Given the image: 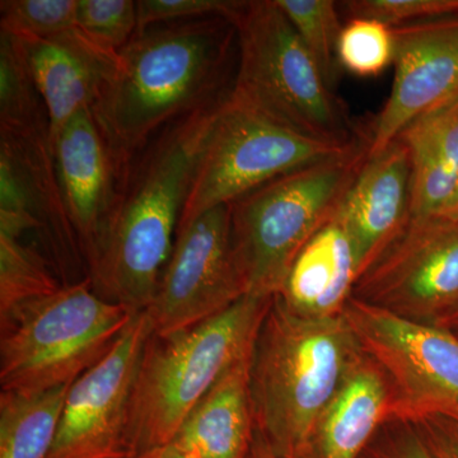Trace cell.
<instances>
[{"label": "cell", "instance_id": "obj_1", "mask_svg": "<svg viewBox=\"0 0 458 458\" xmlns=\"http://www.w3.org/2000/svg\"><path fill=\"white\" fill-rule=\"evenodd\" d=\"M237 30L225 16L140 27L92 107L120 174L168 123L231 95Z\"/></svg>", "mask_w": 458, "mask_h": 458}, {"label": "cell", "instance_id": "obj_2", "mask_svg": "<svg viewBox=\"0 0 458 458\" xmlns=\"http://www.w3.org/2000/svg\"><path fill=\"white\" fill-rule=\"evenodd\" d=\"M225 99L165 125L122 171L89 267L99 297L135 313L152 303L205 141Z\"/></svg>", "mask_w": 458, "mask_h": 458}, {"label": "cell", "instance_id": "obj_3", "mask_svg": "<svg viewBox=\"0 0 458 458\" xmlns=\"http://www.w3.org/2000/svg\"><path fill=\"white\" fill-rule=\"evenodd\" d=\"M363 354L343 315L307 318L274 297L252 354L255 430L280 458H300L328 403Z\"/></svg>", "mask_w": 458, "mask_h": 458}, {"label": "cell", "instance_id": "obj_4", "mask_svg": "<svg viewBox=\"0 0 458 458\" xmlns=\"http://www.w3.org/2000/svg\"><path fill=\"white\" fill-rule=\"evenodd\" d=\"M274 297L245 295L219 315L170 336L150 333L126 419V456L170 445L223 373L254 349Z\"/></svg>", "mask_w": 458, "mask_h": 458}, {"label": "cell", "instance_id": "obj_5", "mask_svg": "<svg viewBox=\"0 0 458 458\" xmlns=\"http://www.w3.org/2000/svg\"><path fill=\"white\" fill-rule=\"evenodd\" d=\"M369 144L367 131L345 152L276 177L228 204L232 251L246 295L279 294L301 250L339 212Z\"/></svg>", "mask_w": 458, "mask_h": 458}, {"label": "cell", "instance_id": "obj_6", "mask_svg": "<svg viewBox=\"0 0 458 458\" xmlns=\"http://www.w3.org/2000/svg\"><path fill=\"white\" fill-rule=\"evenodd\" d=\"M232 21L238 44L232 98L312 140L349 146L363 134L276 0L242 2Z\"/></svg>", "mask_w": 458, "mask_h": 458}, {"label": "cell", "instance_id": "obj_7", "mask_svg": "<svg viewBox=\"0 0 458 458\" xmlns=\"http://www.w3.org/2000/svg\"><path fill=\"white\" fill-rule=\"evenodd\" d=\"M137 315L99 297L89 278L21 304L0 316L2 391L71 386L106 357Z\"/></svg>", "mask_w": 458, "mask_h": 458}, {"label": "cell", "instance_id": "obj_8", "mask_svg": "<svg viewBox=\"0 0 458 458\" xmlns=\"http://www.w3.org/2000/svg\"><path fill=\"white\" fill-rule=\"evenodd\" d=\"M354 143L337 146L304 137L229 95L205 141L176 236L213 208L231 204L288 172L340 155Z\"/></svg>", "mask_w": 458, "mask_h": 458}, {"label": "cell", "instance_id": "obj_9", "mask_svg": "<svg viewBox=\"0 0 458 458\" xmlns=\"http://www.w3.org/2000/svg\"><path fill=\"white\" fill-rule=\"evenodd\" d=\"M361 351L391 390L390 420L411 421L458 409V337L436 325L399 318L352 297L344 309Z\"/></svg>", "mask_w": 458, "mask_h": 458}, {"label": "cell", "instance_id": "obj_10", "mask_svg": "<svg viewBox=\"0 0 458 458\" xmlns=\"http://www.w3.org/2000/svg\"><path fill=\"white\" fill-rule=\"evenodd\" d=\"M352 297L420 324L458 309V218L411 216L403 233L355 283Z\"/></svg>", "mask_w": 458, "mask_h": 458}, {"label": "cell", "instance_id": "obj_11", "mask_svg": "<svg viewBox=\"0 0 458 458\" xmlns=\"http://www.w3.org/2000/svg\"><path fill=\"white\" fill-rule=\"evenodd\" d=\"M245 295L232 251L229 208L221 205L177 234L144 312L153 335L170 336L219 315Z\"/></svg>", "mask_w": 458, "mask_h": 458}, {"label": "cell", "instance_id": "obj_12", "mask_svg": "<svg viewBox=\"0 0 458 458\" xmlns=\"http://www.w3.org/2000/svg\"><path fill=\"white\" fill-rule=\"evenodd\" d=\"M0 232L35 234L64 284H71V267H86L60 192L47 131H0Z\"/></svg>", "mask_w": 458, "mask_h": 458}, {"label": "cell", "instance_id": "obj_13", "mask_svg": "<svg viewBox=\"0 0 458 458\" xmlns=\"http://www.w3.org/2000/svg\"><path fill=\"white\" fill-rule=\"evenodd\" d=\"M150 333L146 312L138 313L106 357L71 385L47 458H128L129 400Z\"/></svg>", "mask_w": 458, "mask_h": 458}, {"label": "cell", "instance_id": "obj_14", "mask_svg": "<svg viewBox=\"0 0 458 458\" xmlns=\"http://www.w3.org/2000/svg\"><path fill=\"white\" fill-rule=\"evenodd\" d=\"M393 30V89L369 128V155L384 150L418 117L458 98V16Z\"/></svg>", "mask_w": 458, "mask_h": 458}, {"label": "cell", "instance_id": "obj_15", "mask_svg": "<svg viewBox=\"0 0 458 458\" xmlns=\"http://www.w3.org/2000/svg\"><path fill=\"white\" fill-rule=\"evenodd\" d=\"M53 153L66 214L89 274L120 181L119 167L92 108L65 123L54 140Z\"/></svg>", "mask_w": 458, "mask_h": 458}, {"label": "cell", "instance_id": "obj_16", "mask_svg": "<svg viewBox=\"0 0 458 458\" xmlns=\"http://www.w3.org/2000/svg\"><path fill=\"white\" fill-rule=\"evenodd\" d=\"M412 167L400 137L369 155L344 198L337 216L354 246L358 279L378 261L411 218Z\"/></svg>", "mask_w": 458, "mask_h": 458}, {"label": "cell", "instance_id": "obj_17", "mask_svg": "<svg viewBox=\"0 0 458 458\" xmlns=\"http://www.w3.org/2000/svg\"><path fill=\"white\" fill-rule=\"evenodd\" d=\"M17 38L47 106L53 147L74 114L95 106L113 77L119 54L98 47L77 27L53 38Z\"/></svg>", "mask_w": 458, "mask_h": 458}, {"label": "cell", "instance_id": "obj_18", "mask_svg": "<svg viewBox=\"0 0 458 458\" xmlns=\"http://www.w3.org/2000/svg\"><path fill=\"white\" fill-rule=\"evenodd\" d=\"M390 414L387 378L363 352L319 417L300 458H363Z\"/></svg>", "mask_w": 458, "mask_h": 458}, {"label": "cell", "instance_id": "obj_19", "mask_svg": "<svg viewBox=\"0 0 458 458\" xmlns=\"http://www.w3.org/2000/svg\"><path fill=\"white\" fill-rule=\"evenodd\" d=\"M358 280L354 246L337 214L301 250L276 298L307 318L343 315Z\"/></svg>", "mask_w": 458, "mask_h": 458}, {"label": "cell", "instance_id": "obj_20", "mask_svg": "<svg viewBox=\"0 0 458 458\" xmlns=\"http://www.w3.org/2000/svg\"><path fill=\"white\" fill-rule=\"evenodd\" d=\"M252 354L254 349L223 373L171 443L198 458L247 457L255 437Z\"/></svg>", "mask_w": 458, "mask_h": 458}, {"label": "cell", "instance_id": "obj_21", "mask_svg": "<svg viewBox=\"0 0 458 458\" xmlns=\"http://www.w3.org/2000/svg\"><path fill=\"white\" fill-rule=\"evenodd\" d=\"M399 137L411 158V216L441 213L458 180V98L418 117Z\"/></svg>", "mask_w": 458, "mask_h": 458}, {"label": "cell", "instance_id": "obj_22", "mask_svg": "<svg viewBox=\"0 0 458 458\" xmlns=\"http://www.w3.org/2000/svg\"><path fill=\"white\" fill-rule=\"evenodd\" d=\"M71 386L0 394V458H47Z\"/></svg>", "mask_w": 458, "mask_h": 458}, {"label": "cell", "instance_id": "obj_23", "mask_svg": "<svg viewBox=\"0 0 458 458\" xmlns=\"http://www.w3.org/2000/svg\"><path fill=\"white\" fill-rule=\"evenodd\" d=\"M0 131H49V116L17 36L0 29Z\"/></svg>", "mask_w": 458, "mask_h": 458}, {"label": "cell", "instance_id": "obj_24", "mask_svg": "<svg viewBox=\"0 0 458 458\" xmlns=\"http://www.w3.org/2000/svg\"><path fill=\"white\" fill-rule=\"evenodd\" d=\"M63 285L51 262L33 243L0 232V316L55 293Z\"/></svg>", "mask_w": 458, "mask_h": 458}, {"label": "cell", "instance_id": "obj_25", "mask_svg": "<svg viewBox=\"0 0 458 458\" xmlns=\"http://www.w3.org/2000/svg\"><path fill=\"white\" fill-rule=\"evenodd\" d=\"M312 56L325 82L335 89L342 71L337 47L343 31L339 3L333 0H276Z\"/></svg>", "mask_w": 458, "mask_h": 458}, {"label": "cell", "instance_id": "obj_26", "mask_svg": "<svg viewBox=\"0 0 458 458\" xmlns=\"http://www.w3.org/2000/svg\"><path fill=\"white\" fill-rule=\"evenodd\" d=\"M394 57L393 27L370 18H349L337 47L340 68L355 77H378L394 64Z\"/></svg>", "mask_w": 458, "mask_h": 458}, {"label": "cell", "instance_id": "obj_27", "mask_svg": "<svg viewBox=\"0 0 458 458\" xmlns=\"http://www.w3.org/2000/svg\"><path fill=\"white\" fill-rule=\"evenodd\" d=\"M78 0H3L0 29L22 38H47L77 27Z\"/></svg>", "mask_w": 458, "mask_h": 458}, {"label": "cell", "instance_id": "obj_28", "mask_svg": "<svg viewBox=\"0 0 458 458\" xmlns=\"http://www.w3.org/2000/svg\"><path fill=\"white\" fill-rule=\"evenodd\" d=\"M77 29L102 49L119 54L137 32V2L78 0Z\"/></svg>", "mask_w": 458, "mask_h": 458}, {"label": "cell", "instance_id": "obj_29", "mask_svg": "<svg viewBox=\"0 0 458 458\" xmlns=\"http://www.w3.org/2000/svg\"><path fill=\"white\" fill-rule=\"evenodd\" d=\"M349 18H370L391 27L458 16V0H349Z\"/></svg>", "mask_w": 458, "mask_h": 458}, {"label": "cell", "instance_id": "obj_30", "mask_svg": "<svg viewBox=\"0 0 458 458\" xmlns=\"http://www.w3.org/2000/svg\"><path fill=\"white\" fill-rule=\"evenodd\" d=\"M242 0H140L138 29L152 23L171 22L207 16H225L233 20Z\"/></svg>", "mask_w": 458, "mask_h": 458}, {"label": "cell", "instance_id": "obj_31", "mask_svg": "<svg viewBox=\"0 0 458 458\" xmlns=\"http://www.w3.org/2000/svg\"><path fill=\"white\" fill-rule=\"evenodd\" d=\"M409 423L417 428L434 458H458V409L428 412Z\"/></svg>", "mask_w": 458, "mask_h": 458}, {"label": "cell", "instance_id": "obj_32", "mask_svg": "<svg viewBox=\"0 0 458 458\" xmlns=\"http://www.w3.org/2000/svg\"><path fill=\"white\" fill-rule=\"evenodd\" d=\"M382 436L369 448V458H434L417 428L409 421L385 424Z\"/></svg>", "mask_w": 458, "mask_h": 458}, {"label": "cell", "instance_id": "obj_33", "mask_svg": "<svg viewBox=\"0 0 458 458\" xmlns=\"http://www.w3.org/2000/svg\"><path fill=\"white\" fill-rule=\"evenodd\" d=\"M134 458H198L194 454H189V452L181 450L174 443L170 445H162V447L153 448L140 454V456Z\"/></svg>", "mask_w": 458, "mask_h": 458}, {"label": "cell", "instance_id": "obj_34", "mask_svg": "<svg viewBox=\"0 0 458 458\" xmlns=\"http://www.w3.org/2000/svg\"><path fill=\"white\" fill-rule=\"evenodd\" d=\"M246 458H280L276 451L270 447L269 443L265 441L264 438L256 432L254 441H252L251 448H250L249 454Z\"/></svg>", "mask_w": 458, "mask_h": 458}, {"label": "cell", "instance_id": "obj_35", "mask_svg": "<svg viewBox=\"0 0 458 458\" xmlns=\"http://www.w3.org/2000/svg\"><path fill=\"white\" fill-rule=\"evenodd\" d=\"M434 325L450 331L451 334H454V336L458 337V309L448 313L447 316H445V318L439 319V321Z\"/></svg>", "mask_w": 458, "mask_h": 458}, {"label": "cell", "instance_id": "obj_36", "mask_svg": "<svg viewBox=\"0 0 458 458\" xmlns=\"http://www.w3.org/2000/svg\"><path fill=\"white\" fill-rule=\"evenodd\" d=\"M439 216H454V218H458V180L454 195H452L450 201L445 205V209L439 213Z\"/></svg>", "mask_w": 458, "mask_h": 458}, {"label": "cell", "instance_id": "obj_37", "mask_svg": "<svg viewBox=\"0 0 458 458\" xmlns=\"http://www.w3.org/2000/svg\"><path fill=\"white\" fill-rule=\"evenodd\" d=\"M363 458H369V456H364Z\"/></svg>", "mask_w": 458, "mask_h": 458}]
</instances>
